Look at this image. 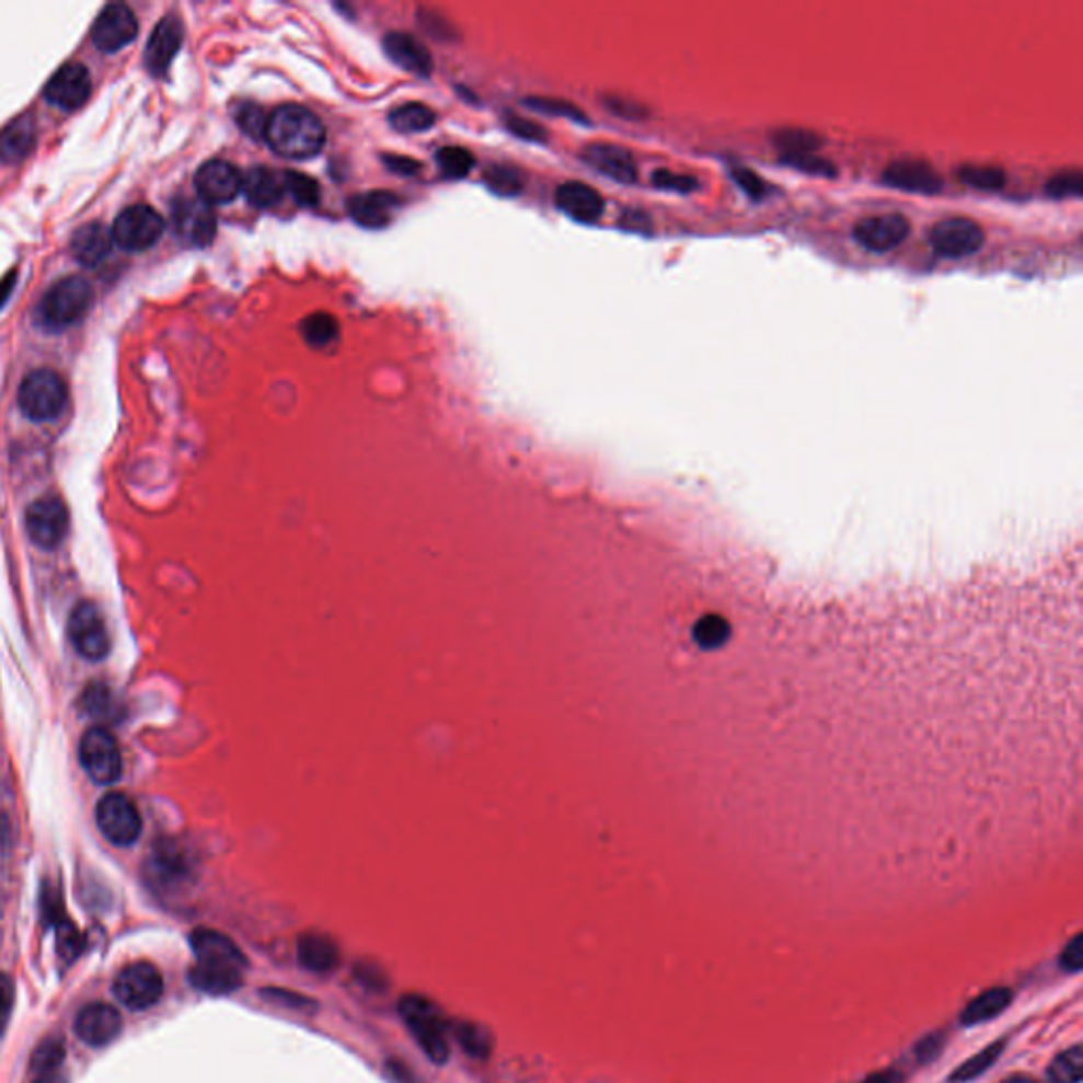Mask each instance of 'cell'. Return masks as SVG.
I'll return each instance as SVG.
<instances>
[{
  "mask_svg": "<svg viewBox=\"0 0 1083 1083\" xmlns=\"http://www.w3.org/2000/svg\"><path fill=\"white\" fill-rule=\"evenodd\" d=\"M191 948L195 965L188 971V980L195 989L229 994L242 987L249 960L231 937L215 929H197L191 935Z\"/></svg>",
  "mask_w": 1083,
  "mask_h": 1083,
  "instance_id": "1",
  "label": "cell"
},
{
  "mask_svg": "<svg viewBox=\"0 0 1083 1083\" xmlns=\"http://www.w3.org/2000/svg\"><path fill=\"white\" fill-rule=\"evenodd\" d=\"M265 140L278 155L286 159H311L322 151L326 129L310 108L284 104L269 115Z\"/></svg>",
  "mask_w": 1083,
  "mask_h": 1083,
  "instance_id": "2",
  "label": "cell"
},
{
  "mask_svg": "<svg viewBox=\"0 0 1083 1083\" xmlns=\"http://www.w3.org/2000/svg\"><path fill=\"white\" fill-rule=\"evenodd\" d=\"M399 1010L424 1053L436 1064H445L449 1060V1026L440 1010L422 994H406Z\"/></svg>",
  "mask_w": 1083,
  "mask_h": 1083,
  "instance_id": "3",
  "label": "cell"
},
{
  "mask_svg": "<svg viewBox=\"0 0 1083 1083\" xmlns=\"http://www.w3.org/2000/svg\"><path fill=\"white\" fill-rule=\"evenodd\" d=\"M93 303V290L90 281L81 276L58 281L41 301L38 320L47 329H66L77 324Z\"/></svg>",
  "mask_w": 1083,
  "mask_h": 1083,
  "instance_id": "4",
  "label": "cell"
},
{
  "mask_svg": "<svg viewBox=\"0 0 1083 1083\" xmlns=\"http://www.w3.org/2000/svg\"><path fill=\"white\" fill-rule=\"evenodd\" d=\"M68 390L62 377L56 371L41 369L22 381L18 403L22 413L32 422L56 419L66 406Z\"/></svg>",
  "mask_w": 1083,
  "mask_h": 1083,
  "instance_id": "5",
  "label": "cell"
},
{
  "mask_svg": "<svg viewBox=\"0 0 1083 1083\" xmlns=\"http://www.w3.org/2000/svg\"><path fill=\"white\" fill-rule=\"evenodd\" d=\"M79 760L83 771L97 785H113L122 776V751L113 733L104 726L90 728L79 744Z\"/></svg>",
  "mask_w": 1083,
  "mask_h": 1083,
  "instance_id": "6",
  "label": "cell"
},
{
  "mask_svg": "<svg viewBox=\"0 0 1083 1083\" xmlns=\"http://www.w3.org/2000/svg\"><path fill=\"white\" fill-rule=\"evenodd\" d=\"M68 637L77 654L92 663L104 660L113 646L106 619L92 601H81L74 606L68 619Z\"/></svg>",
  "mask_w": 1083,
  "mask_h": 1083,
  "instance_id": "7",
  "label": "cell"
},
{
  "mask_svg": "<svg viewBox=\"0 0 1083 1083\" xmlns=\"http://www.w3.org/2000/svg\"><path fill=\"white\" fill-rule=\"evenodd\" d=\"M95 823L115 846H129L142 834V817L131 798L122 792H108L97 800Z\"/></svg>",
  "mask_w": 1083,
  "mask_h": 1083,
  "instance_id": "8",
  "label": "cell"
},
{
  "mask_svg": "<svg viewBox=\"0 0 1083 1083\" xmlns=\"http://www.w3.org/2000/svg\"><path fill=\"white\" fill-rule=\"evenodd\" d=\"M984 229L967 217H950L937 220L929 229V244L942 258H965L984 246Z\"/></svg>",
  "mask_w": 1083,
  "mask_h": 1083,
  "instance_id": "9",
  "label": "cell"
},
{
  "mask_svg": "<svg viewBox=\"0 0 1083 1083\" xmlns=\"http://www.w3.org/2000/svg\"><path fill=\"white\" fill-rule=\"evenodd\" d=\"M113 992L129 1010H147L163 994V978L151 963H131L115 978Z\"/></svg>",
  "mask_w": 1083,
  "mask_h": 1083,
  "instance_id": "10",
  "label": "cell"
},
{
  "mask_svg": "<svg viewBox=\"0 0 1083 1083\" xmlns=\"http://www.w3.org/2000/svg\"><path fill=\"white\" fill-rule=\"evenodd\" d=\"M165 222L151 206H129L115 220L113 240L124 250L140 252L161 240Z\"/></svg>",
  "mask_w": 1083,
  "mask_h": 1083,
  "instance_id": "11",
  "label": "cell"
},
{
  "mask_svg": "<svg viewBox=\"0 0 1083 1083\" xmlns=\"http://www.w3.org/2000/svg\"><path fill=\"white\" fill-rule=\"evenodd\" d=\"M26 531L38 549H58L68 531V510L60 497L34 499L26 510Z\"/></svg>",
  "mask_w": 1083,
  "mask_h": 1083,
  "instance_id": "12",
  "label": "cell"
},
{
  "mask_svg": "<svg viewBox=\"0 0 1083 1083\" xmlns=\"http://www.w3.org/2000/svg\"><path fill=\"white\" fill-rule=\"evenodd\" d=\"M172 224L176 235L195 249L212 244L217 235V217L212 206L199 197H178L172 206Z\"/></svg>",
  "mask_w": 1083,
  "mask_h": 1083,
  "instance_id": "13",
  "label": "cell"
},
{
  "mask_svg": "<svg viewBox=\"0 0 1083 1083\" xmlns=\"http://www.w3.org/2000/svg\"><path fill=\"white\" fill-rule=\"evenodd\" d=\"M244 176L229 161L212 159L206 161L195 174L197 197L208 206H222L233 201L242 193Z\"/></svg>",
  "mask_w": 1083,
  "mask_h": 1083,
  "instance_id": "14",
  "label": "cell"
},
{
  "mask_svg": "<svg viewBox=\"0 0 1083 1083\" xmlns=\"http://www.w3.org/2000/svg\"><path fill=\"white\" fill-rule=\"evenodd\" d=\"M908 235H910V220L896 212L860 218L853 227V240L862 249L876 254L898 249Z\"/></svg>",
  "mask_w": 1083,
  "mask_h": 1083,
  "instance_id": "15",
  "label": "cell"
},
{
  "mask_svg": "<svg viewBox=\"0 0 1083 1083\" xmlns=\"http://www.w3.org/2000/svg\"><path fill=\"white\" fill-rule=\"evenodd\" d=\"M138 34V20L125 4H108L93 24V45L104 54H115L129 45Z\"/></svg>",
  "mask_w": 1083,
  "mask_h": 1083,
  "instance_id": "16",
  "label": "cell"
},
{
  "mask_svg": "<svg viewBox=\"0 0 1083 1083\" xmlns=\"http://www.w3.org/2000/svg\"><path fill=\"white\" fill-rule=\"evenodd\" d=\"M883 183L891 188L919 195H935L944 188V178L937 174V170L921 159L891 161L883 172Z\"/></svg>",
  "mask_w": 1083,
  "mask_h": 1083,
  "instance_id": "17",
  "label": "cell"
},
{
  "mask_svg": "<svg viewBox=\"0 0 1083 1083\" xmlns=\"http://www.w3.org/2000/svg\"><path fill=\"white\" fill-rule=\"evenodd\" d=\"M90 93H92L90 70L83 64L77 62L64 64L45 88V97L64 111H74L83 106Z\"/></svg>",
  "mask_w": 1083,
  "mask_h": 1083,
  "instance_id": "18",
  "label": "cell"
},
{
  "mask_svg": "<svg viewBox=\"0 0 1083 1083\" xmlns=\"http://www.w3.org/2000/svg\"><path fill=\"white\" fill-rule=\"evenodd\" d=\"M124 1028L122 1014L108 1003H90L85 1005L74 1021V1030L81 1041L93 1048H102L119 1037Z\"/></svg>",
  "mask_w": 1083,
  "mask_h": 1083,
  "instance_id": "19",
  "label": "cell"
},
{
  "mask_svg": "<svg viewBox=\"0 0 1083 1083\" xmlns=\"http://www.w3.org/2000/svg\"><path fill=\"white\" fill-rule=\"evenodd\" d=\"M583 157H585L588 165H592L597 172H601L603 176H608L617 183L633 185L637 181L635 159L619 145L592 142L583 151Z\"/></svg>",
  "mask_w": 1083,
  "mask_h": 1083,
  "instance_id": "20",
  "label": "cell"
},
{
  "mask_svg": "<svg viewBox=\"0 0 1083 1083\" xmlns=\"http://www.w3.org/2000/svg\"><path fill=\"white\" fill-rule=\"evenodd\" d=\"M181 45H183V24L174 15L163 18L151 34L145 51V62L151 74L157 77L165 74L172 60L176 58Z\"/></svg>",
  "mask_w": 1083,
  "mask_h": 1083,
  "instance_id": "21",
  "label": "cell"
},
{
  "mask_svg": "<svg viewBox=\"0 0 1083 1083\" xmlns=\"http://www.w3.org/2000/svg\"><path fill=\"white\" fill-rule=\"evenodd\" d=\"M383 49L388 58L394 64H399L403 70L417 74V77H430L433 74V56L428 49L411 34L406 32H390L383 38Z\"/></svg>",
  "mask_w": 1083,
  "mask_h": 1083,
  "instance_id": "22",
  "label": "cell"
},
{
  "mask_svg": "<svg viewBox=\"0 0 1083 1083\" xmlns=\"http://www.w3.org/2000/svg\"><path fill=\"white\" fill-rule=\"evenodd\" d=\"M555 199H557L561 212H565L567 217L580 220V222H595L597 218L603 215V208H606L603 197L592 186L578 183V181L558 186Z\"/></svg>",
  "mask_w": 1083,
  "mask_h": 1083,
  "instance_id": "23",
  "label": "cell"
},
{
  "mask_svg": "<svg viewBox=\"0 0 1083 1083\" xmlns=\"http://www.w3.org/2000/svg\"><path fill=\"white\" fill-rule=\"evenodd\" d=\"M347 208L358 224L369 227V229H379L392 220L394 210L399 208V197H394L392 193H385V191L360 193V195L349 199Z\"/></svg>",
  "mask_w": 1083,
  "mask_h": 1083,
  "instance_id": "24",
  "label": "cell"
},
{
  "mask_svg": "<svg viewBox=\"0 0 1083 1083\" xmlns=\"http://www.w3.org/2000/svg\"><path fill=\"white\" fill-rule=\"evenodd\" d=\"M113 233L100 224V222H90L85 227H81L74 235H72V244H70V250L74 254V258L81 263V265H88V267H93V265H100L108 252L113 249Z\"/></svg>",
  "mask_w": 1083,
  "mask_h": 1083,
  "instance_id": "25",
  "label": "cell"
},
{
  "mask_svg": "<svg viewBox=\"0 0 1083 1083\" xmlns=\"http://www.w3.org/2000/svg\"><path fill=\"white\" fill-rule=\"evenodd\" d=\"M299 963L313 973H329L339 965V948L337 944L320 933H306L297 944Z\"/></svg>",
  "mask_w": 1083,
  "mask_h": 1083,
  "instance_id": "26",
  "label": "cell"
},
{
  "mask_svg": "<svg viewBox=\"0 0 1083 1083\" xmlns=\"http://www.w3.org/2000/svg\"><path fill=\"white\" fill-rule=\"evenodd\" d=\"M242 191L254 208H272L284 195V181L278 172L256 165L244 176Z\"/></svg>",
  "mask_w": 1083,
  "mask_h": 1083,
  "instance_id": "27",
  "label": "cell"
},
{
  "mask_svg": "<svg viewBox=\"0 0 1083 1083\" xmlns=\"http://www.w3.org/2000/svg\"><path fill=\"white\" fill-rule=\"evenodd\" d=\"M1012 999H1014V992L1005 989V987H994L989 991L980 992L978 996H973L965 1005V1010L960 1012V1022L967 1026H973V1024L992 1021L1012 1005Z\"/></svg>",
  "mask_w": 1083,
  "mask_h": 1083,
  "instance_id": "28",
  "label": "cell"
},
{
  "mask_svg": "<svg viewBox=\"0 0 1083 1083\" xmlns=\"http://www.w3.org/2000/svg\"><path fill=\"white\" fill-rule=\"evenodd\" d=\"M773 142L781 151V157L803 155V153H817V149L823 145L819 134L803 129V127H783L773 131Z\"/></svg>",
  "mask_w": 1083,
  "mask_h": 1083,
  "instance_id": "29",
  "label": "cell"
},
{
  "mask_svg": "<svg viewBox=\"0 0 1083 1083\" xmlns=\"http://www.w3.org/2000/svg\"><path fill=\"white\" fill-rule=\"evenodd\" d=\"M957 176L963 185L978 191H1001L1007 183L1003 168L991 163H965L959 165Z\"/></svg>",
  "mask_w": 1083,
  "mask_h": 1083,
  "instance_id": "30",
  "label": "cell"
},
{
  "mask_svg": "<svg viewBox=\"0 0 1083 1083\" xmlns=\"http://www.w3.org/2000/svg\"><path fill=\"white\" fill-rule=\"evenodd\" d=\"M434 124H436V115H434L433 108H428L426 104H419V102L404 104L401 108H394L390 113V125L403 134L424 131V129H430Z\"/></svg>",
  "mask_w": 1083,
  "mask_h": 1083,
  "instance_id": "31",
  "label": "cell"
},
{
  "mask_svg": "<svg viewBox=\"0 0 1083 1083\" xmlns=\"http://www.w3.org/2000/svg\"><path fill=\"white\" fill-rule=\"evenodd\" d=\"M301 333L313 347H326L339 337V324H337L335 315H331L326 311H318V313H311L303 320Z\"/></svg>",
  "mask_w": 1083,
  "mask_h": 1083,
  "instance_id": "32",
  "label": "cell"
},
{
  "mask_svg": "<svg viewBox=\"0 0 1083 1083\" xmlns=\"http://www.w3.org/2000/svg\"><path fill=\"white\" fill-rule=\"evenodd\" d=\"M1083 1075V1048L1073 1046L1067 1052L1058 1053L1048 1069L1052 1083H1080Z\"/></svg>",
  "mask_w": 1083,
  "mask_h": 1083,
  "instance_id": "33",
  "label": "cell"
},
{
  "mask_svg": "<svg viewBox=\"0 0 1083 1083\" xmlns=\"http://www.w3.org/2000/svg\"><path fill=\"white\" fill-rule=\"evenodd\" d=\"M64 1044L62 1039H56V1037H49L45 1039L43 1044H38V1048L32 1053V1071L36 1073V1078H45V1075H58V1069L64 1062Z\"/></svg>",
  "mask_w": 1083,
  "mask_h": 1083,
  "instance_id": "34",
  "label": "cell"
},
{
  "mask_svg": "<svg viewBox=\"0 0 1083 1083\" xmlns=\"http://www.w3.org/2000/svg\"><path fill=\"white\" fill-rule=\"evenodd\" d=\"M453 1033L465 1053L474 1058H487L492 1053V1037L483 1026L472 1022H458Z\"/></svg>",
  "mask_w": 1083,
  "mask_h": 1083,
  "instance_id": "35",
  "label": "cell"
},
{
  "mask_svg": "<svg viewBox=\"0 0 1083 1083\" xmlns=\"http://www.w3.org/2000/svg\"><path fill=\"white\" fill-rule=\"evenodd\" d=\"M1003 1046H1005L1003 1041H996V1044L989 1046L987 1050H982V1052L971 1056L967 1062H963L959 1069H957V1071L948 1078V1082L965 1083L971 1082V1080H976V1078H980L982 1073H987V1071L991 1069L992 1062H994V1060L1003 1053Z\"/></svg>",
  "mask_w": 1083,
  "mask_h": 1083,
  "instance_id": "36",
  "label": "cell"
},
{
  "mask_svg": "<svg viewBox=\"0 0 1083 1083\" xmlns=\"http://www.w3.org/2000/svg\"><path fill=\"white\" fill-rule=\"evenodd\" d=\"M281 181H284V193H288L299 206L311 208L318 204L320 186L308 174L290 170V172L281 174Z\"/></svg>",
  "mask_w": 1083,
  "mask_h": 1083,
  "instance_id": "37",
  "label": "cell"
},
{
  "mask_svg": "<svg viewBox=\"0 0 1083 1083\" xmlns=\"http://www.w3.org/2000/svg\"><path fill=\"white\" fill-rule=\"evenodd\" d=\"M436 159H438L442 174L449 178H464L476 163L474 155L462 147H445L438 151Z\"/></svg>",
  "mask_w": 1083,
  "mask_h": 1083,
  "instance_id": "38",
  "label": "cell"
},
{
  "mask_svg": "<svg viewBox=\"0 0 1083 1083\" xmlns=\"http://www.w3.org/2000/svg\"><path fill=\"white\" fill-rule=\"evenodd\" d=\"M485 183L497 195H517L523 186L521 174L515 168H506V165H492L485 174Z\"/></svg>",
  "mask_w": 1083,
  "mask_h": 1083,
  "instance_id": "39",
  "label": "cell"
},
{
  "mask_svg": "<svg viewBox=\"0 0 1083 1083\" xmlns=\"http://www.w3.org/2000/svg\"><path fill=\"white\" fill-rule=\"evenodd\" d=\"M1083 176L1080 170H1062L1046 183V193L1056 199L1082 195Z\"/></svg>",
  "mask_w": 1083,
  "mask_h": 1083,
  "instance_id": "40",
  "label": "cell"
},
{
  "mask_svg": "<svg viewBox=\"0 0 1083 1083\" xmlns=\"http://www.w3.org/2000/svg\"><path fill=\"white\" fill-rule=\"evenodd\" d=\"M787 165L800 170V172H806V174H813V176H823V178H830V176H836V165L826 159V157L819 155V153H803V155H785L781 157Z\"/></svg>",
  "mask_w": 1083,
  "mask_h": 1083,
  "instance_id": "41",
  "label": "cell"
},
{
  "mask_svg": "<svg viewBox=\"0 0 1083 1083\" xmlns=\"http://www.w3.org/2000/svg\"><path fill=\"white\" fill-rule=\"evenodd\" d=\"M730 176L739 185V188L744 191L745 195H749L751 199H762L771 191L769 183L760 174H756L751 168H733L730 170Z\"/></svg>",
  "mask_w": 1083,
  "mask_h": 1083,
  "instance_id": "42",
  "label": "cell"
},
{
  "mask_svg": "<svg viewBox=\"0 0 1083 1083\" xmlns=\"http://www.w3.org/2000/svg\"><path fill=\"white\" fill-rule=\"evenodd\" d=\"M652 185L673 193H692L699 188V181L690 174H676L671 170H656L652 174Z\"/></svg>",
  "mask_w": 1083,
  "mask_h": 1083,
  "instance_id": "43",
  "label": "cell"
},
{
  "mask_svg": "<svg viewBox=\"0 0 1083 1083\" xmlns=\"http://www.w3.org/2000/svg\"><path fill=\"white\" fill-rule=\"evenodd\" d=\"M267 115L263 113L261 106L256 104H246L242 106V111L238 113V124L240 127L250 134L252 138H265V127H267Z\"/></svg>",
  "mask_w": 1083,
  "mask_h": 1083,
  "instance_id": "44",
  "label": "cell"
},
{
  "mask_svg": "<svg viewBox=\"0 0 1083 1083\" xmlns=\"http://www.w3.org/2000/svg\"><path fill=\"white\" fill-rule=\"evenodd\" d=\"M31 129L24 124L15 125L11 131L2 134V155H24V151L31 147Z\"/></svg>",
  "mask_w": 1083,
  "mask_h": 1083,
  "instance_id": "45",
  "label": "cell"
},
{
  "mask_svg": "<svg viewBox=\"0 0 1083 1083\" xmlns=\"http://www.w3.org/2000/svg\"><path fill=\"white\" fill-rule=\"evenodd\" d=\"M15 1007V982L9 973H0V1035L7 1030Z\"/></svg>",
  "mask_w": 1083,
  "mask_h": 1083,
  "instance_id": "46",
  "label": "cell"
},
{
  "mask_svg": "<svg viewBox=\"0 0 1083 1083\" xmlns=\"http://www.w3.org/2000/svg\"><path fill=\"white\" fill-rule=\"evenodd\" d=\"M527 104L531 108H538L542 113H553V115H565V117H572L576 122H585L587 117L574 106V104H567V102H561V100H527Z\"/></svg>",
  "mask_w": 1083,
  "mask_h": 1083,
  "instance_id": "47",
  "label": "cell"
},
{
  "mask_svg": "<svg viewBox=\"0 0 1083 1083\" xmlns=\"http://www.w3.org/2000/svg\"><path fill=\"white\" fill-rule=\"evenodd\" d=\"M1060 967L1071 971V973H1078L1083 967V935L1078 933L1073 935V940L1064 946L1062 955H1060Z\"/></svg>",
  "mask_w": 1083,
  "mask_h": 1083,
  "instance_id": "48",
  "label": "cell"
},
{
  "mask_svg": "<svg viewBox=\"0 0 1083 1083\" xmlns=\"http://www.w3.org/2000/svg\"><path fill=\"white\" fill-rule=\"evenodd\" d=\"M508 127H510V131H515L517 136L527 138V140H538V142H542V140H544V136H546V134H544V129H542L540 125L531 124V122H526V119H510V122H508Z\"/></svg>",
  "mask_w": 1083,
  "mask_h": 1083,
  "instance_id": "49",
  "label": "cell"
},
{
  "mask_svg": "<svg viewBox=\"0 0 1083 1083\" xmlns=\"http://www.w3.org/2000/svg\"><path fill=\"white\" fill-rule=\"evenodd\" d=\"M383 161H385V165H388L392 172L403 174V176H413V174H417V172H419V168H422L417 161H413V159H408V157L388 155L383 157Z\"/></svg>",
  "mask_w": 1083,
  "mask_h": 1083,
  "instance_id": "50",
  "label": "cell"
},
{
  "mask_svg": "<svg viewBox=\"0 0 1083 1083\" xmlns=\"http://www.w3.org/2000/svg\"><path fill=\"white\" fill-rule=\"evenodd\" d=\"M358 980H360V984H365L369 989H375V991L383 989V973L379 969H375L372 965H360L358 967Z\"/></svg>",
  "mask_w": 1083,
  "mask_h": 1083,
  "instance_id": "51",
  "label": "cell"
},
{
  "mask_svg": "<svg viewBox=\"0 0 1083 1083\" xmlns=\"http://www.w3.org/2000/svg\"><path fill=\"white\" fill-rule=\"evenodd\" d=\"M608 106H610L617 115H622V117H631V119H633V117H642V115H646V108L637 106L635 102H629V104H626L624 100H612V102H608Z\"/></svg>",
  "mask_w": 1083,
  "mask_h": 1083,
  "instance_id": "52",
  "label": "cell"
},
{
  "mask_svg": "<svg viewBox=\"0 0 1083 1083\" xmlns=\"http://www.w3.org/2000/svg\"><path fill=\"white\" fill-rule=\"evenodd\" d=\"M942 1041H944V1037H940V1035H931V1037H928V1039L919 1046L917 1053H919L923 1060H929L931 1056H935V1053L940 1052Z\"/></svg>",
  "mask_w": 1083,
  "mask_h": 1083,
  "instance_id": "53",
  "label": "cell"
},
{
  "mask_svg": "<svg viewBox=\"0 0 1083 1083\" xmlns=\"http://www.w3.org/2000/svg\"><path fill=\"white\" fill-rule=\"evenodd\" d=\"M862 1083H901V1075L898 1071H878L874 1075H869Z\"/></svg>",
  "mask_w": 1083,
  "mask_h": 1083,
  "instance_id": "54",
  "label": "cell"
},
{
  "mask_svg": "<svg viewBox=\"0 0 1083 1083\" xmlns=\"http://www.w3.org/2000/svg\"><path fill=\"white\" fill-rule=\"evenodd\" d=\"M622 220H624V224H633V227H637L640 231H642L644 227H648V224H650V218L646 217V215H642V212H626V215L622 217Z\"/></svg>",
  "mask_w": 1083,
  "mask_h": 1083,
  "instance_id": "55",
  "label": "cell"
},
{
  "mask_svg": "<svg viewBox=\"0 0 1083 1083\" xmlns=\"http://www.w3.org/2000/svg\"><path fill=\"white\" fill-rule=\"evenodd\" d=\"M13 281H15V274H9L7 278L0 281V308H2V303L7 301V297L11 295V288H13Z\"/></svg>",
  "mask_w": 1083,
  "mask_h": 1083,
  "instance_id": "56",
  "label": "cell"
},
{
  "mask_svg": "<svg viewBox=\"0 0 1083 1083\" xmlns=\"http://www.w3.org/2000/svg\"><path fill=\"white\" fill-rule=\"evenodd\" d=\"M1003 1083H1039V1082H1035V1080H1033V1078H1028V1075H1012V1078H1007V1080H1005V1082Z\"/></svg>",
  "mask_w": 1083,
  "mask_h": 1083,
  "instance_id": "57",
  "label": "cell"
},
{
  "mask_svg": "<svg viewBox=\"0 0 1083 1083\" xmlns=\"http://www.w3.org/2000/svg\"><path fill=\"white\" fill-rule=\"evenodd\" d=\"M34 1083H64L58 1075H45V1078H36Z\"/></svg>",
  "mask_w": 1083,
  "mask_h": 1083,
  "instance_id": "58",
  "label": "cell"
}]
</instances>
